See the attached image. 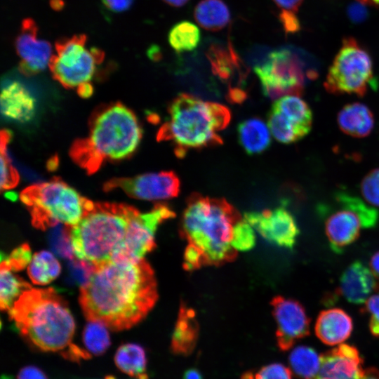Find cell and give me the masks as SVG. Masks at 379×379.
<instances>
[{"label":"cell","instance_id":"obj_50","mask_svg":"<svg viewBox=\"0 0 379 379\" xmlns=\"http://www.w3.org/2000/svg\"><path fill=\"white\" fill-rule=\"evenodd\" d=\"M167 4L174 6L180 7L184 6L189 0H163Z\"/></svg>","mask_w":379,"mask_h":379},{"label":"cell","instance_id":"obj_23","mask_svg":"<svg viewBox=\"0 0 379 379\" xmlns=\"http://www.w3.org/2000/svg\"><path fill=\"white\" fill-rule=\"evenodd\" d=\"M337 122L340 129L354 138H365L374 128V116L366 105L352 102L345 105L338 112Z\"/></svg>","mask_w":379,"mask_h":379},{"label":"cell","instance_id":"obj_17","mask_svg":"<svg viewBox=\"0 0 379 379\" xmlns=\"http://www.w3.org/2000/svg\"><path fill=\"white\" fill-rule=\"evenodd\" d=\"M15 48L20 58L19 70L26 76L38 74L49 67L53 56L50 43L37 37V27L31 19L23 21Z\"/></svg>","mask_w":379,"mask_h":379},{"label":"cell","instance_id":"obj_30","mask_svg":"<svg viewBox=\"0 0 379 379\" xmlns=\"http://www.w3.org/2000/svg\"><path fill=\"white\" fill-rule=\"evenodd\" d=\"M198 27L189 21H181L175 24L168 32L170 46L178 53L192 51L200 41Z\"/></svg>","mask_w":379,"mask_h":379},{"label":"cell","instance_id":"obj_15","mask_svg":"<svg viewBox=\"0 0 379 379\" xmlns=\"http://www.w3.org/2000/svg\"><path fill=\"white\" fill-rule=\"evenodd\" d=\"M271 305L277 324V345L281 351L289 350L310 334L311 320L300 302L279 295L272 299Z\"/></svg>","mask_w":379,"mask_h":379},{"label":"cell","instance_id":"obj_11","mask_svg":"<svg viewBox=\"0 0 379 379\" xmlns=\"http://www.w3.org/2000/svg\"><path fill=\"white\" fill-rule=\"evenodd\" d=\"M85 35L58 41L56 54L49 67L53 78L66 88H78L89 84L96 66L103 58V53L95 48H88Z\"/></svg>","mask_w":379,"mask_h":379},{"label":"cell","instance_id":"obj_16","mask_svg":"<svg viewBox=\"0 0 379 379\" xmlns=\"http://www.w3.org/2000/svg\"><path fill=\"white\" fill-rule=\"evenodd\" d=\"M244 218L267 241L279 247L292 248L300 233L295 218L283 206L247 212Z\"/></svg>","mask_w":379,"mask_h":379},{"label":"cell","instance_id":"obj_47","mask_svg":"<svg viewBox=\"0 0 379 379\" xmlns=\"http://www.w3.org/2000/svg\"><path fill=\"white\" fill-rule=\"evenodd\" d=\"M370 269L379 279V251L376 252L371 258L370 260Z\"/></svg>","mask_w":379,"mask_h":379},{"label":"cell","instance_id":"obj_45","mask_svg":"<svg viewBox=\"0 0 379 379\" xmlns=\"http://www.w3.org/2000/svg\"><path fill=\"white\" fill-rule=\"evenodd\" d=\"M283 12L295 14L298 11L303 0H273Z\"/></svg>","mask_w":379,"mask_h":379},{"label":"cell","instance_id":"obj_31","mask_svg":"<svg viewBox=\"0 0 379 379\" xmlns=\"http://www.w3.org/2000/svg\"><path fill=\"white\" fill-rule=\"evenodd\" d=\"M208 58L213 72L220 79L230 83L234 75V70L241 67L240 61L234 50L229 47L225 49L218 46H212L208 52Z\"/></svg>","mask_w":379,"mask_h":379},{"label":"cell","instance_id":"obj_25","mask_svg":"<svg viewBox=\"0 0 379 379\" xmlns=\"http://www.w3.org/2000/svg\"><path fill=\"white\" fill-rule=\"evenodd\" d=\"M114 363L123 373L136 379H148L144 348L135 343L121 345L116 351Z\"/></svg>","mask_w":379,"mask_h":379},{"label":"cell","instance_id":"obj_32","mask_svg":"<svg viewBox=\"0 0 379 379\" xmlns=\"http://www.w3.org/2000/svg\"><path fill=\"white\" fill-rule=\"evenodd\" d=\"M107 328L104 324L98 321H88L86 324L82 340L88 353L100 355L107 351L111 344Z\"/></svg>","mask_w":379,"mask_h":379},{"label":"cell","instance_id":"obj_52","mask_svg":"<svg viewBox=\"0 0 379 379\" xmlns=\"http://www.w3.org/2000/svg\"><path fill=\"white\" fill-rule=\"evenodd\" d=\"M361 4H371L373 6H379V0H357Z\"/></svg>","mask_w":379,"mask_h":379},{"label":"cell","instance_id":"obj_51","mask_svg":"<svg viewBox=\"0 0 379 379\" xmlns=\"http://www.w3.org/2000/svg\"><path fill=\"white\" fill-rule=\"evenodd\" d=\"M51 6L55 10H60L63 6L62 0H51Z\"/></svg>","mask_w":379,"mask_h":379},{"label":"cell","instance_id":"obj_42","mask_svg":"<svg viewBox=\"0 0 379 379\" xmlns=\"http://www.w3.org/2000/svg\"><path fill=\"white\" fill-rule=\"evenodd\" d=\"M17 379H48V378L39 368L35 366H25L19 371Z\"/></svg>","mask_w":379,"mask_h":379},{"label":"cell","instance_id":"obj_40","mask_svg":"<svg viewBox=\"0 0 379 379\" xmlns=\"http://www.w3.org/2000/svg\"><path fill=\"white\" fill-rule=\"evenodd\" d=\"M253 379H292L291 370L280 363H272L261 367Z\"/></svg>","mask_w":379,"mask_h":379},{"label":"cell","instance_id":"obj_36","mask_svg":"<svg viewBox=\"0 0 379 379\" xmlns=\"http://www.w3.org/2000/svg\"><path fill=\"white\" fill-rule=\"evenodd\" d=\"M1 267L8 268L13 272L23 270L32 260L30 247L27 244H23L15 248L9 255L1 253Z\"/></svg>","mask_w":379,"mask_h":379},{"label":"cell","instance_id":"obj_4","mask_svg":"<svg viewBox=\"0 0 379 379\" xmlns=\"http://www.w3.org/2000/svg\"><path fill=\"white\" fill-rule=\"evenodd\" d=\"M241 218L222 198L193 193L187 200L180 222V234L203 255L206 265L231 262L237 251L232 246L234 225Z\"/></svg>","mask_w":379,"mask_h":379},{"label":"cell","instance_id":"obj_13","mask_svg":"<svg viewBox=\"0 0 379 379\" xmlns=\"http://www.w3.org/2000/svg\"><path fill=\"white\" fill-rule=\"evenodd\" d=\"M175 217V212L166 204L159 203L149 212L140 211L133 218L126 237L112 262L138 261L155 247V232L158 226Z\"/></svg>","mask_w":379,"mask_h":379},{"label":"cell","instance_id":"obj_8","mask_svg":"<svg viewBox=\"0 0 379 379\" xmlns=\"http://www.w3.org/2000/svg\"><path fill=\"white\" fill-rule=\"evenodd\" d=\"M378 85L369 54L354 39H345L328 69L324 84L326 91L364 97Z\"/></svg>","mask_w":379,"mask_h":379},{"label":"cell","instance_id":"obj_35","mask_svg":"<svg viewBox=\"0 0 379 379\" xmlns=\"http://www.w3.org/2000/svg\"><path fill=\"white\" fill-rule=\"evenodd\" d=\"M253 227L244 219L241 218L233 228L232 246L237 251H247L255 245Z\"/></svg>","mask_w":379,"mask_h":379},{"label":"cell","instance_id":"obj_5","mask_svg":"<svg viewBox=\"0 0 379 379\" xmlns=\"http://www.w3.org/2000/svg\"><path fill=\"white\" fill-rule=\"evenodd\" d=\"M167 120L159 128L157 139L170 142L178 158L191 149L222 143L220 132L231 119L230 109L223 105L204 101L181 93L171 102Z\"/></svg>","mask_w":379,"mask_h":379},{"label":"cell","instance_id":"obj_49","mask_svg":"<svg viewBox=\"0 0 379 379\" xmlns=\"http://www.w3.org/2000/svg\"><path fill=\"white\" fill-rule=\"evenodd\" d=\"M93 87L90 83L82 85L77 88L79 95L83 98H88L91 96L93 93Z\"/></svg>","mask_w":379,"mask_h":379},{"label":"cell","instance_id":"obj_1","mask_svg":"<svg viewBox=\"0 0 379 379\" xmlns=\"http://www.w3.org/2000/svg\"><path fill=\"white\" fill-rule=\"evenodd\" d=\"M157 298L154 271L143 258L95 267L88 281L80 287L79 300L88 321L119 331L142 320Z\"/></svg>","mask_w":379,"mask_h":379},{"label":"cell","instance_id":"obj_27","mask_svg":"<svg viewBox=\"0 0 379 379\" xmlns=\"http://www.w3.org/2000/svg\"><path fill=\"white\" fill-rule=\"evenodd\" d=\"M61 266L53 254L48 251L35 253L27 267L29 279L36 285H46L55 279Z\"/></svg>","mask_w":379,"mask_h":379},{"label":"cell","instance_id":"obj_39","mask_svg":"<svg viewBox=\"0 0 379 379\" xmlns=\"http://www.w3.org/2000/svg\"><path fill=\"white\" fill-rule=\"evenodd\" d=\"M361 309L362 313L369 317L368 328L371 334L375 338H379V293L369 297Z\"/></svg>","mask_w":379,"mask_h":379},{"label":"cell","instance_id":"obj_28","mask_svg":"<svg viewBox=\"0 0 379 379\" xmlns=\"http://www.w3.org/2000/svg\"><path fill=\"white\" fill-rule=\"evenodd\" d=\"M288 363L292 371L300 379H314L320 368V354L312 347L300 345L290 353Z\"/></svg>","mask_w":379,"mask_h":379},{"label":"cell","instance_id":"obj_10","mask_svg":"<svg viewBox=\"0 0 379 379\" xmlns=\"http://www.w3.org/2000/svg\"><path fill=\"white\" fill-rule=\"evenodd\" d=\"M334 198L338 208L326 219L325 231L331 249L342 253L357 241L362 227L375 226L379 213L345 191H338Z\"/></svg>","mask_w":379,"mask_h":379},{"label":"cell","instance_id":"obj_6","mask_svg":"<svg viewBox=\"0 0 379 379\" xmlns=\"http://www.w3.org/2000/svg\"><path fill=\"white\" fill-rule=\"evenodd\" d=\"M139 211L122 203L97 202L80 222L70 227L75 256L95 267L112 262Z\"/></svg>","mask_w":379,"mask_h":379},{"label":"cell","instance_id":"obj_33","mask_svg":"<svg viewBox=\"0 0 379 379\" xmlns=\"http://www.w3.org/2000/svg\"><path fill=\"white\" fill-rule=\"evenodd\" d=\"M11 133L3 129L1 131V190H7L15 187L20 180L19 174L11 163L7 152V145Z\"/></svg>","mask_w":379,"mask_h":379},{"label":"cell","instance_id":"obj_29","mask_svg":"<svg viewBox=\"0 0 379 379\" xmlns=\"http://www.w3.org/2000/svg\"><path fill=\"white\" fill-rule=\"evenodd\" d=\"M0 270V307L1 310L8 312L22 293L32 287L11 270L3 267Z\"/></svg>","mask_w":379,"mask_h":379},{"label":"cell","instance_id":"obj_26","mask_svg":"<svg viewBox=\"0 0 379 379\" xmlns=\"http://www.w3.org/2000/svg\"><path fill=\"white\" fill-rule=\"evenodd\" d=\"M194 16L201 27L210 31L222 29L230 20V11L221 0H201L194 8Z\"/></svg>","mask_w":379,"mask_h":379},{"label":"cell","instance_id":"obj_48","mask_svg":"<svg viewBox=\"0 0 379 379\" xmlns=\"http://www.w3.org/2000/svg\"><path fill=\"white\" fill-rule=\"evenodd\" d=\"M359 379H379V371L375 367L366 368Z\"/></svg>","mask_w":379,"mask_h":379},{"label":"cell","instance_id":"obj_3","mask_svg":"<svg viewBox=\"0 0 379 379\" xmlns=\"http://www.w3.org/2000/svg\"><path fill=\"white\" fill-rule=\"evenodd\" d=\"M17 330L43 352L65 354L74 344L75 322L67 302L53 288L25 291L8 311Z\"/></svg>","mask_w":379,"mask_h":379},{"label":"cell","instance_id":"obj_7","mask_svg":"<svg viewBox=\"0 0 379 379\" xmlns=\"http://www.w3.org/2000/svg\"><path fill=\"white\" fill-rule=\"evenodd\" d=\"M20 198L30 213L33 226L41 230L58 224L74 227L94 206L58 178L26 187Z\"/></svg>","mask_w":379,"mask_h":379},{"label":"cell","instance_id":"obj_9","mask_svg":"<svg viewBox=\"0 0 379 379\" xmlns=\"http://www.w3.org/2000/svg\"><path fill=\"white\" fill-rule=\"evenodd\" d=\"M254 72L264 94L271 99L302 95L307 80L314 79L317 74L306 67L296 51L288 48L270 52L263 62L255 66Z\"/></svg>","mask_w":379,"mask_h":379},{"label":"cell","instance_id":"obj_44","mask_svg":"<svg viewBox=\"0 0 379 379\" xmlns=\"http://www.w3.org/2000/svg\"><path fill=\"white\" fill-rule=\"evenodd\" d=\"M133 1V0H102L107 9L117 13L128 10Z\"/></svg>","mask_w":379,"mask_h":379},{"label":"cell","instance_id":"obj_18","mask_svg":"<svg viewBox=\"0 0 379 379\" xmlns=\"http://www.w3.org/2000/svg\"><path fill=\"white\" fill-rule=\"evenodd\" d=\"M320 359L314 379H359L364 372L363 359L354 345L340 344L321 354Z\"/></svg>","mask_w":379,"mask_h":379},{"label":"cell","instance_id":"obj_2","mask_svg":"<svg viewBox=\"0 0 379 379\" xmlns=\"http://www.w3.org/2000/svg\"><path fill=\"white\" fill-rule=\"evenodd\" d=\"M142 136L133 112L121 102L110 103L92 114L88 135L74 142L69 154L81 168L93 174L106 161L131 156Z\"/></svg>","mask_w":379,"mask_h":379},{"label":"cell","instance_id":"obj_21","mask_svg":"<svg viewBox=\"0 0 379 379\" xmlns=\"http://www.w3.org/2000/svg\"><path fill=\"white\" fill-rule=\"evenodd\" d=\"M1 111L8 119L26 122L34 117L35 100L22 84L12 81L6 84L2 88Z\"/></svg>","mask_w":379,"mask_h":379},{"label":"cell","instance_id":"obj_34","mask_svg":"<svg viewBox=\"0 0 379 379\" xmlns=\"http://www.w3.org/2000/svg\"><path fill=\"white\" fill-rule=\"evenodd\" d=\"M58 224L53 227L49 234V241L52 249L60 257L73 259V250L70 238V227Z\"/></svg>","mask_w":379,"mask_h":379},{"label":"cell","instance_id":"obj_12","mask_svg":"<svg viewBox=\"0 0 379 379\" xmlns=\"http://www.w3.org/2000/svg\"><path fill=\"white\" fill-rule=\"evenodd\" d=\"M312 119L310 107L300 96L286 95L272 105L267 126L277 140L289 144L302 139L310 132Z\"/></svg>","mask_w":379,"mask_h":379},{"label":"cell","instance_id":"obj_22","mask_svg":"<svg viewBox=\"0 0 379 379\" xmlns=\"http://www.w3.org/2000/svg\"><path fill=\"white\" fill-rule=\"evenodd\" d=\"M199 333L195 312L182 303L171 337V352L180 356L192 354L196 347Z\"/></svg>","mask_w":379,"mask_h":379},{"label":"cell","instance_id":"obj_38","mask_svg":"<svg viewBox=\"0 0 379 379\" xmlns=\"http://www.w3.org/2000/svg\"><path fill=\"white\" fill-rule=\"evenodd\" d=\"M69 275L73 282L82 286L90 279L95 270L93 264L82 260L72 259L68 263Z\"/></svg>","mask_w":379,"mask_h":379},{"label":"cell","instance_id":"obj_19","mask_svg":"<svg viewBox=\"0 0 379 379\" xmlns=\"http://www.w3.org/2000/svg\"><path fill=\"white\" fill-rule=\"evenodd\" d=\"M374 292H379V279L361 261L353 262L344 270L338 293L348 302L364 303Z\"/></svg>","mask_w":379,"mask_h":379},{"label":"cell","instance_id":"obj_14","mask_svg":"<svg viewBox=\"0 0 379 379\" xmlns=\"http://www.w3.org/2000/svg\"><path fill=\"white\" fill-rule=\"evenodd\" d=\"M116 189L123 190L134 199L161 201L177 197L180 192V182L173 171H161L131 178H113L103 186L105 192Z\"/></svg>","mask_w":379,"mask_h":379},{"label":"cell","instance_id":"obj_46","mask_svg":"<svg viewBox=\"0 0 379 379\" xmlns=\"http://www.w3.org/2000/svg\"><path fill=\"white\" fill-rule=\"evenodd\" d=\"M182 379H203V375L199 369L192 367L184 371Z\"/></svg>","mask_w":379,"mask_h":379},{"label":"cell","instance_id":"obj_24","mask_svg":"<svg viewBox=\"0 0 379 379\" xmlns=\"http://www.w3.org/2000/svg\"><path fill=\"white\" fill-rule=\"evenodd\" d=\"M268 128V126L258 118H251L239 124V141L248 154H259L269 147L271 137Z\"/></svg>","mask_w":379,"mask_h":379},{"label":"cell","instance_id":"obj_41","mask_svg":"<svg viewBox=\"0 0 379 379\" xmlns=\"http://www.w3.org/2000/svg\"><path fill=\"white\" fill-rule=\"evenodd\" d=\"M204 265H206V262L202 253L195 246L188 244L184 253V268L192 271Z\"/></svg>","mask_w":379,"mask_h":379},{"label":"cell","instance_id":"obj_37","mask_svg":"<svg viewBox=\"0 0 379 379\" xmlns=\"http://www.w3.org/2000/svg\"><path fill=\"white\" fill-rule=\"evenodd\" d=\"M361 193L366 202L379 207V168L369 171L360 184Z\"/></svg>","mask_w":379,"mask_h":379},{"label":"cell","instance_id":"obj_43","mask_svg":"<svg viewBox=\"0 0 379 379\" xmlns=\"http://www.w3.org/2000/svg\"><path fill=\"white\" fill-rule=\"evenodd\" d=\"M279 17L286 32H295L299 29V22L295 14L281 11Z\"/></svg>","mask_w":379,"mask_h":379},{"label":"cell","instance_id":"obj_20","mask_svg":"<svg viewBox=\"0 0 379 379\" xmlns=\"http://www.w3.org/2000/svg\"><path fill=\"white\" fill-rule=\"evenodd\" d=\"M352 330V319L340 308L321 311L314 326L317 337L324 344L330 346L345 341L350 336Z\"/></svg>","mask_w":379,"mask_h":379}]
</instances>
